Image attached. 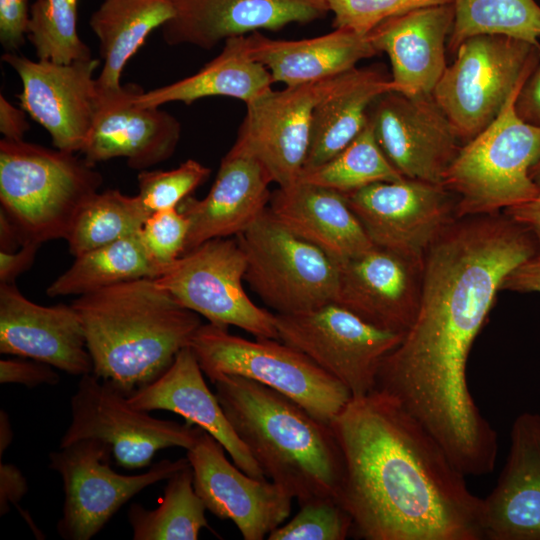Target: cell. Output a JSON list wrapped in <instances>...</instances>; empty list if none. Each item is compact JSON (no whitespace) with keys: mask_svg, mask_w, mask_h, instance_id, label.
<instances>
[{"mask_svg":"<svg viewBox=\"0 0 540 540\" xmlns=\"http://www.w3.org/2000/svg\"><path fill=\"white\" fill-rule=\"evenodd\" d=\"M537 249L507 215L455 220L427 251L416 316L378 370L375 390L414 416L466 476L491 473L498 453L468 387V358L506 276Z\"/></svg>","mask_w":540,"mask_h":540,"instance_id":"1","label":"cell"},{"mask_svg":"<svg viewBox=\"0 0 540 540\" xmlns=\"http://www.w3.org/2000/svg\"><path fill=\"white\" fill-rule=\"evenodd\" d=\"M340 503L366 540H481L482 498L436 438L391 396L354 397L331 421Z\"/></svg>","mask_w":540,"mask_h":540,"instance_id":"2","label":"cell"},{"mask_svg":"<svg viewBox=\"0 0 540 540\" xmlns=\"http://www.w3.org/2000/svg\"><path fill=\"white\" fill-rule=\"evenodd\" d=\"M210 382L235 433L266 477L299 505L318 499L340 503L344 459L330 424L246 377L220 375Z\"/></svg>","mask_w":540,"mask_h":540,"instance_id":"3","label":"cell"},{"mask_svg":"<svg viewBox=\"0 0 540 540\" xmlns=\"http://www.w3.org/2000/svg\"><path fill=\"white\" fill-rule=\"evenodd\" d=\"M84 330L92 373L126 396L150 384L189 346L202 325L154 278L118 283L72 304Z\"/></svg>","mask_w":540,"mask_h":540,"instance_id":"4","label":"cell"},{"mask_svg":"<svg viewBox=\"0 0 540 540\" xmlns=\"http://www.w3.org/2000/svg\"><path fill=\"white\" fill-rule=\"evenodd\" d=\"M102 183L101 173L76 153L0 141V210L15 223L24 244L66 239Z\"/></svg>","mask_w":540,"mask_h":540,"instance_id":"5","label":"cell"},{"mask_svg":"<svg viewBox=\"0 0 540 540\" xmlns=\"http://www.w3.org/2000/svg\"><path fill=\"white\" fill-rule=\"evenodd\" d=\"M527 79L514 88L492 123L461 146L445 172L442 185L455 198L457 219L505 211L536 197L531 170L540 161V125L525 121L516 110Z\"/></svg>","mask_w":540,"mask_h":540,"instance_id":"6","label":"cell"},{"mask_svg":"<svg viewBox=\"0 0 540 540\" xmlns=\"http://www.w3.org/2000/svg\"><path fill=\"white\" fill-rule=\"evenodd\" d=\"M189 346L209 380L220 375L246 377L284 394L328 424L352 398L340 381L281 340L253 341L208 322L197 329Z\"/></svg>","mask_w":540,"mask_h":540,"instance_id":"7","label":"cell"},{"mask_svg":"<svg viewBox=\"0 0 540 540\" xmlns=\"http://www.w3.org/2000/svg\"><path fill=\"white\" fill-rule=\"evenodd\" d=\"M445 68L433 97L463 144L498 116L514 88L540 63V46L504 35L466 39Z\"/></svg>","mask_w":540,"mask_h":540,"instance_id":"8","label":"cell"},{"mask_svg":"<svg viewBox=\"0 0 540 540\" xmlns=\"http://www.w3.org/2000/svg\"><path fill=\"white\" fill-rule=\"evenodd\" d=\"M236 237L246 257L244 280L278 314L335 302L338 263L287 229L268 208Z\"/></svg>","mask_w":540,"mask_h":540,"instance_id":"9","label":"cell"},{"mask_svg":"<svg viewBox=\"0 0 540 540\" xmlns=\"http://www.w3.org/2000/svg\"><path fill=\"white\" fill-rule=\"evenodd\" d=\"M245 271L246 257L234 236L204 242L154 279L182 307L211 324L279 340L275 314L256 305L244 290Z\"/></svg>","mask_w":540,"mask_h":540,"instance_id":"10","label":"cell"},{"mask_svg":"<svg viewBox=\"0 0 540 540\" xmlns=\"http://www.w3.org/2000/svg\"><path fill=\"white\" fill-rule=\"evenodd\" d=\"M275 325L279 340L340 381L352 398L375 389L382 360L405 334L379 328L335 302L305 312L276 313Z\"/></svg>","mask_w":540,"mask_h":540,"instance_id":"11","label":"cell"},{"mask_svg":"<svg viewBox=\"0 0 540 540\" xmlns=\"http://www.w3.org/2000/svg\"><path fill=\"white\" fill-rule=\"evenodd\" d=\"M70 406L72 419L60 447L86 439L100 440L111 447L118 465L126 469L150 465L162 449L188 450L203 431L132 407L124 393L93 373L81 376Z\"/></svg>","mask_w":540,"mask_h":540,"instance_id":"12","label":"cell"},{"mask_svg":"<svg viewBox=\"0 0 540 540\" xmlns=\"http://www.w3.org/2000/svg\"><path fill=\"white\" fill-rule=\"evenodd\" d=\"M111 452L105 442L86 439L50 454V467L64 486L63 514L57 523L63 539H91L134 495L190 465L187 457L164 459L145 473L123 475L110 467Z\"/></svg>","mask_w":540,"mask_h":540,"instance_id":"13","label":"cell"},{"mask_svg":"<svg viewBox=\"0 0 540 540\" xmlns=\"http://www.w3.org/2000/svg\"><path fill=\"white\" fill-rule=\"evenodd\" d=\"M348 73L271 89L245 103L246 113L229 151L256 159L278 187L296 183L309 148L314 109Z\"/></svg>","mask_w":540,"mask_h":540,"instance_id":"14","label":"cell"},{"mask_svg":"<svg viewBox=\"0 0 540 540\" xmlns=\"http://www.w3.org/2000/svg\"><path fill=\"white\" fill-rule=\"evenodd\" d=\"M371 242L423 262L457 219L455 198L441 184L403 178L345 195Z\"/></svg>","mask_w":540,"mask_h":540,"instance_id":"15","label":"cell"},{"mask_svg":"<svg viewBox=\"0 0 540 540\" xmlns=\"http://www.w3.org/2000/svg\"><path fill=\"white\" fill-rule=\"evenodd\" d=\"M2 60L19 76L22 109L49 133L54 148L77 153L84 148L99 101L94 71L98 59L59 64L5 52Z\"/></svg>","mask_w":540,"mask_h":540,"instance_id":"16","label":"cell"},{"mask_svg":"<svg viewBox=\"0 0 540 540\" xmlns=\"http://www.w3.org/2000/svg\"><path fill=\"white\" fill-rule=\"evenodd\" d=\"M368 119L378 145L402 176L442 185L463 142L433 94L386 92L372 103Z\"/></svg>","mask_w":540,"mask_h":540,"instance_id":"17","label":"cell"},{"mask_svg":"<svg viewBox=\"0 0 540 540\" xmlns=\"http://www.w3.org/2000/svg\"><path fill=\"white\" fill-rule=\"evenodd\" d=\"M186 456L206 509L231 520L244 540L264 539L290 515L293 497L273 481L253 478L229 462L225 448L208 432H201Z\"/></svg>","mask_w":540,"mask_h":540,"instance_id":"18","label":"cell"},{"mask_svg":"<svg viewBox=\"0 0 540 540\" xmlns=\"http://www.w3.org/2000/svg\"><path fill=\"white\" fill-rule=\"evenodd\" d=\"M338 265L335 303L379 328L408 330L419 306L424 261L374 245Z\"/></svg>","mask_w":540,"mask_h":540,"instance_id":"19","label":"cell"},{"mask_svg":"<svg viewBox=\"0 0 540 540\" xmlns=\"http://www.w3.org/2000/svg\"><path fill=\"white\" fill-rule=\"evenodd\" d=\"M168 1L173 16L161 27L164 42L204 50L231 37L277 31L291 23H310L330 12L325 0Z\"/></svg>","mask_w":540,"mask_h":540,"instance_id":"20","label":"cell"},{"mask_svg":"<svg viewBox=\"0 0 540 540\" xmlns=\"http://www.w3.org/2000/svg\"><path fill=\"white\" fill-rule=\"evenodd\" d=\"M141 88L134 84L100 94L87 142L80 152L95 166L113 158H125L135 170H147L169 159L181 137V124L160 107L134 102Z\"/></svg>","mask_w":540,"mask_h":540,"instance_id":"21","label":"cell"},{"mask_svg":"<svg viewBox=\"0 0 540 540\" xmlns=\"http://www.w3.org/2000/svg\"><path fill=\"white\" fill-rule=\"evenodd\" d=\"M0 352L44 362L74 376L92 373L84 330L73 306L39 305L15 283L0 284Z\"/></svg>","mask_w":540,"mask_h":540,"instance_id":"22","label":"cell"},{"mask_svg":"<svg viewBox=\"0 0 540 540\" xmlns=\"http://www.w3.org/2000/svg\"><path fill=\"white\" fill-rule=\"evenodd\" d=\"M482 529L489 540H540V414L514 420L505 466L482 498Z\"/></svg>","mask_w":540,"mask_h":540,"instance_id":"23","label":"cell"},{"mask_svg":"<svg viewBox=\"0 0 540 540\" xmlns=\"http://www.w3.org/2000/svg\"><path fill=\"white\" fill-rule=\"evenodd\" d=\"M454 22L452 3L419 8L384 20L368 32L377 53L389 57L393 92L429 95L445 68Z\"/></svg>","mask_w":540,"mask_h":540,"instance_id":"24","label":"cell"},{"mask_svg":"<svg viewBox=\"0 0 540 540\" xmlns=\"http://www.w3.org/2000/svg\"><path fill=\"white\" fill-rule=\"evenodd\" d=\"M271 183L256 159L228 151L208 194L188 196L178 206L190 223L183 254L208 240L244 232L268 208Z\"/></svg>","mask_w":540,"mask_h":540,"instance_id":"25","label":"cell"},{"mask_svg":"<svg viewBox=\"0 0 540 540\" xmlns=\"http://www.w3.org/2000/svg\"><path fill=\"white\" fill-rule=\"evenodd\" d=\"M203 374L194 352L187 346L178 352L161 376L127 396V402L139 410H167L179 414L187 423L213 436L239 469L253 478L265 480L264 472L235 433Z\"/></svg>","mask_w":540,"mask_h":540,"instance_id":"26","label":"cell"},{"mask_svg":"<svg viewBox=\"0 0 540 540\" xmlns=\"http://www.w3.org/2000/svg\"><path fill=\"white\" fill-rule=\"evenodd\" d=\"M268 209L287 229L337 263L374 246L345 195L333 189L297 181L278 187Z\"/></svg>","mask_w":540,"mask_h":540,"instance_id":"27","label":"cell"},{"mask_svg":"<svg viewBox=\"0 0 540 540\" xmlns=\"http://www.w3.org/2000/svg\"><path fill=\"white\" fill-rule=\"evenodd\" d=\"M250 56L270 72L275 82L293 86L348 72L363 59L377 55L363 34L345 28L300 40L272 39L259 31L246 35Z\"/></svg>","mask_w":540,"mask_h":540,"instance_id":"28","label":"cell"},{"mask_svg":"<svg viewBox=\"0 0 540 540\" xmlns=\"http://www.w3.org/2000/svg\"><path fill=\"white\" fill-rule=\"evenodd\" d=\"M270 72L249 54L246 35L228 38L222 51L196 73L149 90L140 89L134 102L161 107L170 102L187 105L201 98L225 96L245 103L272 89Z\"/></svg>","mask_w":540,"mask_h":540,"instance_id":"29","label":"cell"},{"mask_svg":"<svg viewBox=\"0 0 540 540\" xmlns=\"http://www.w3.org/2000/svg\"><path fill=\"white\" fill-rule=\"evenodd\" d=\"M389 91L391 76L381 67L350 70L345 81L314 109L302 171L322 165L343 150L366 125L372 103Z\"/></svg>","mask_w":540,"mask_h":540,"instance_id":"30","label":"cell"},{"mask_svg":"<svg viewBox=\"0 0 540 540\" xmlns=\"http://www.w3.org/2000/svg\"><path fill=\"white\" fill-rule=\"evenodd\" d=\"M173 16L168 0H104L89 25L99 41L102 69L96 78L100 94L122 88L120 78L127 62L150 33Z\"/></svg>","mask_w":540,"mask_h":540,"instance_id":"31","label":"cell"},{"mask_svg":"<svg viewBox=\"0 0 540 540\" xmlns=\"http://www.w3.org/2000/svg\"><path fill=\"white\" fill-rule=\"evenodd\" d=\"M164 270L149 256L140 231L75 256L47 288L49 297L83 295L118 283L157 278Z\"/></svg>","mask_w":540,"mask_h":540,"instance_id":"32","label":"cell"},{"mask_svg":"<svg viewBox=\"0 0 540 540\" xmlns=\"http://www.w3.org/2000/svg\"><path fill=\"white\" fill-rule=\"evenodd\" d=\"M188 465L167 480L163 497L155 509L133 503L128 511L134 540H196L202 528H209L202 499L193 484Z\"/></svg>","mask_w":540,"mask_h":540,"instance_id":"33","label":"cell"},{"mask_svg":"<svg viewBox=\"0 0 540 540\" xmlns=\"http://www.w3.org/2000/svg\"><path fill=\"white\" fill-rule=\"evenodd\" d=\"M454 22L447 51L454 54L466 39L504 35L540 46V6L535 0H452Z\"/></svg>","mask_w":540,"mask_h":540,"instance_id":"34","label":"cell"},{"mask_svg":"<svg viewBox=\"0 0 540 540\" xmlns=\"http://www.w3.org/2000/svg\"><path fill=\"white\" fill-rule=\"evenodd\" d=\"M152 213L138 195L118 189L96 193L80 210L66 237L73 256L139 232Z\"/></svg>","mask_w":540,"mask_h":540,"instance_id":"35","label":"cell"},{"mask_svg":"<svg viewBox=\"0 0 540 540\" xmlns=\"http://www.w3.org/2000/svg\"><path fill=\"white\" fill-rule=\"evenodd\" d=\"M403 178L378 145L368 119L361 132L343 150L322 165L302 171L298 181L346 195L374 183Z\"/></svg>","mask_w":540,"mask_h":540,"instance_id":"36","label":"cell"},{"mask_svg":"<svg viewBox=\"0 0 540 540\" xmlns=\"http://www.w3.org/2000/svg\"><path fill=\"white\" fill-rule=\"evenodd\" d=\"M78 0H35L26 38L38 60L69 64L92 58L78 33Z\"/></svg>","mask_w":540,"mask_h":540,"instance_id":"37","label":"cell"},{"mask_svg":"<svg viewBox=\"0 0 540 540\" xmlns=\"http://www.w3.org/2000/svg\"><path fill=\"white\" fill-rule=\"evenodd\" d=\"M210 172L208 167L193 159L171 170H142L137 176L138 196L151 213L178 208L208 179Z\"/></svg>","mask_w":540,"mask_h":540,"instance_id":"38","label":"cell"},{"mask_svg":"<svg viewBox=\"0 0 540 540\" xmlns=\"http://www.w3.org/2000/svg\"><path fill=\"white\" fill-rule=\"evenodd\" d=\"M353 522L335 500L318 499L300 505L299 512L285 525L274 529L269 540H344Z\"/></svg>","mask_w":540,"mask_h":540,"instance_id":"39","label":"cell"},{"mask_svg":"<svg viewBox=\"0 0 540 540\" xmlns=\"http://www.w3.org/2000/svg\"><path fill=\"white\" fill-rule=\"evenodd\" d=\"M333 13L334 28L367 34L391 17L419 8L452 3V0H325Z\"/></svg>","mask_w":540,"mask_h":540,"instance_id":"40","label":"cell"},{"mask_svg":"<svg viewBox=\"0 0 540 540\" xmlns=\"http://www.w3.org/2000/svg\"><path fill=\"white\" fill-rule=\"evenodd\" d=\"M189 226L179 208H172L153 212L140 230L149 256L164 272L183 255Z\"/></svg>","mask_w":540,"mask_h":540,"instance_id":"41","label":"cell"},{"mask_svg":"<svg viewBox=\"0 0 540 540\" xmlns=\"http://www.w3.org/2000/svg\"><path fill=\"white\" fill-rule=\"evenodd\" d=\"M59 380L54 367L44 362L25 357L0 361L1 384H20L32 388L43 384L56 385Z\"/></svg>","mask_w":540,"mask_h":540,"instance_id":"42","label":"cell"},{"mask_svg":"<svg viewBox=\"0 0 540 540\" xmlns=\"http://www.w3.org/2000/svg\"><path fill=\"white\" fill-rule=\"evenodd\" d=\"M29 16L28 0H0V43L5 52H17L24 45Z\"/></svg>","mask_w":540,"mask_h":540,"instance_id":"43","label":"cell"},{"mask_svg":"<svg viewBox=\"0 0 540 540\" xmlns=\"http://www.w3.org/2000/svg\"><path fill=\"white\" fill-rule=\"evenodd\" d=\"M41 244L27 242L14 252L0 251V284L15 283L33 265Z\"/></svg>","mask_w":540,"mask_h":540,"instance_id":"44","label":"cell"},{"mask_svg":"<svg viewBox=\"0 0 540 540\" xmlns=\"http://www.w3.org/2000/svg\"><path fill=\"white\" fill-rule=\"evenodd\" d=\"M531 177L538 187L536 197L525 204L506 209L505 214L533 235L540 251V161L532 168Z\"/></svg>","mask_w":540,"mask_h":540,"instance_id":"45","label":"cell"},{"mask_svg":"<svg viewBox=\"0 0 540 540\" xmlns=\"http://www.w3.org/2000/svg\"><path fill=\"white\" fill-rule=\"evenodd\" d=\"M540 293V253L530 257L505 278L501 290Z\"/></svg>","mask_w":540,"mask_h":540,"instance_id":"46","label":"cell"},{"mask_svg":"<svg viewBox=\"0 0 540 540\" xmlns=\"http://www.w3.org/2000/svg\"><path fill=\"white\" fill-rule=\"evenodd\" d=\"M516 110L525 121L540 125V63L520 90Z\"/></svg>","mask_w":540,"mask_h":540,"instance_id":"47","label":"cell"},{"mask_svg":"<svg viewBox=\"0 0 540 540\" xmlns=\"http://www.w3.org/2000/svg\"><path fill=\"white\" fill-rule=\"evenodd\" d=\"M27 491V483L21 472L12 464L0 465V511L9 510L10 503L17 505Z\"/></svg>","mask_w":540,"mask_h":540,"instance_id":"48","label":"cell"},{"mask_svg":"<svg viewBox=\"0 0 540 540\" xmlns=\"http://www.w3.org/2000/svg\"><path fill=\"white\" fill-rule=\"evenodd\" d=\"M26 114L24 109L15 107L0 94V132L4 139L23 140L30 128Z\"/></svg>","mask_w":540,"mask_h":540,"instance_id":"49","label":"cell"},{"mask_svg":"<svg viewBox=\"0 0 540 540\" xmlns=\"http://www.w3.org/2000/svg\"><path fill=\"white\" fill-rule=\"evenodd\" d=\"M23 244L22 235L15 223L0 210V251L14 252Z\"/></svg>","mask_w":540,"mask_h":540,"instance_id":"50","label":"cell"},{"mask_svg":"<svg viewBox=\"0 0 540 540\" xmlns=\"http://www.w3.org/2000/svg\"><path fill=\"white\" fill-rule=\"evenodd\" d=\"M0 426H1V455L4 449L7 448L8 444L12 440V431L10 428V423L8 421V417L5 412L1 411L0 416Z\"/></svg>","mask_w":540,"mask_h":540,"instance_id":"51","label":"cell"}]
</instances>
